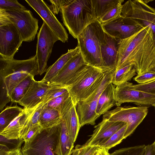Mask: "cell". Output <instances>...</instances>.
<instances>
[{
    "label": "cell",
    "instance_id": "obj_39",
    "mask_svg": "<svg viewBox=\"0 0 155 155\" xmlns=\"http://www.w3.org/2000/svg\"><path fill=\"white\" fill-rule=\"evenodd\" d=\"M139 84H144L155 80V72L147 71L137 75L134 78Z\"/></svg>",
    "mask_w": 155,
    "mask_h": 155
},
{
    "label": "cell",
    "instance_id": "obj_21",
    "mask_svg": "<svg viewBox=\"0 0 155 155\" xmlns=\"http://www.w3.org/2000/svg\"><path fill=\"white\" fill-rule=\"evenodd\" d=\"M35 108L32 109L24 108L22 111L0 132V135L8 139L20 138L21 132L29 121Z\"/></svg>",
    "mask_w": 155,
    "mask_h": 155
},
{
    "label": "cell",
    "instance_id": "obj_31",
    "mask_svg": "<svg viewBox=\"0 0 155 155\" xmlns=\"http://www.w3.org/2000/svg\"><path fill=\"white\" fill-rule=\"evenodd\" d=\"M123 0L120 1L101 17L99 21L101 24L109 22L121 15Z\"/></svg>",
    "mask_w": 155,
    "mask_h": 155
},
{
    "label": "cell",
    "instance_id": "obj_33",
    "mask_svg": "<svg viewBox=\"0 0 155 155\" xmlns=\"http://www.w3.org/2000/svg\"><path fill=\"white\" fill-rule=\"evenodd\" d=\"M146 145H142L116 150L110 155H143Z\"/></svg>",
    "mask_w": 155,
    "mask_h": 155
},
{
    "label": "cell",
    "instance_id": "obj_29",
    "mask_svg": "<svg viewBox=\"0 0 155 155\" xmlns=\"http://www.w3.org/2000/svg\"><path fill=\"white\" fill-rule=\"evenodd\" d=\"M120 0H91L97 19L99 20Z\"/></svg>",
    "mask_w": 155,
    "mask_h": 155
},
{
    "label": "cell",
    "instance_id": "obj_24",
    "mask_svg": "<svg viewBox=\"0 0 155 155\" xmlns=\"http://www.w3.org/2000/svg\"><path fill=\"white\" fill-rule=\"evenodd\" d=\"M115 86L110 83L102 92L99 98L96 113L99 117L116 105L114 98Z\"/></svg>",
    "mask_w": 155,
    "mask_h": 155
},
{
    "label": "cell",
    "instance_id": "obj_46",
    "mask_svg": "<svg viewBox=\"0 0 155 155\" xmlns=\"http://www.w3.org/2000/svg\"><path fill=\"white\" fill-rule=\"evenodd\" d=\"M147 71L155 72V62L150 67Z\"/></svg>",
    "mask_w": 155,
    "mask_h": 155
},
{
    "label": "cell",
    "instance_id": "obj_5",
    "mask_svg": "<svg viewBox=\"0 0 155 155\" xmlns=\"http://www.w3.org/2000/svg\"><path fill=\"white\" fill-rule=\"evenodd\" d=\"M60 12L64 24L75 38L97 19L91 0H66Z\"/></svg>",
    "mask_w": 155,
    "mask_h": 155
},
{
    "label": "cell",
    "instance_id": "obj_15",
    "mask_svg": "<svg viewBox=\"0 0 155 155\" xmlns=\"http://www.w3.org/2000/svg\"><path fill=\"white\" fill-rule=\"evenodd\" d=\"M102 24L105 31L118 41L131 36L143 27L121 15L109 22Z\"/></svg>",
    "mask_w": 155,
    "mask_h": 155
},
{
    "label": "cell",
    "instance_id": "obj_11",
    "mask_svg": "<svg viewBox=\"0 0 155 155\" xmlns=\"http://www.w3.org/2000/svg\"><path fill=\"white\" fill-rule=\"evenodd\" d=\"M121 15L143 27L150 28L155 35V9L144 1H127L122 5Z\"/></svg>",
    "mask_w": 155,
    "mask_h": 155
},
{
    "label": "cell",
    "instance_id": "obj_47",
    "mask_svg": "<svg viewBox=\"0 0 155 155\" xmlns=\"http://www.w3.org/2000/svg\"><path fill=\"white\" fill-rule=\"evenodd\" d=\"M152 144L153 146V148L155 150V140L154 142L152 143Z\"/></svg>",
    "mask_w": 155,
    "mask_h": 155
},
{
    "label": "cell",
    "instance_id": "obj_3",
    "mask_svg": "<svg viewBox=\"0 0 155 155\" xmlns=\"http://www.w3.org/2000/svg\"><path fill=\"white\" fill-rule=\"evenodd\" d=\"M77 39V46L85 63L107 70L104 68L101 54V45L105 40V31L99 20L96 19L88 25Z\"/></svg>",
    "mask_w": 155,
    "mask_h": 155
},
{
    "label": "cell",
    "instance_id": "obj_13",
    "mask_svg": "<svg viewBox=\"0 0 155 155\" xmlns=\"http://www.w3.org/2000/svg\"><path fill=\"white\" fill-rule=\"evenodd\" d=\"M132 84L127 82L115 87L116 105L119 107L123 103L131 102L141 106H153L155 103V94L136 90L132 87Z\"/></svg>",
    "mask_w": 155,
    "mask_h": 155
},
{
    "label": "cell",
    "instance_id": "obj_44",
    "mask_svg": "<svg viewBox=\"0 0 155 155\" xmlns=\"http://www.w3.org/2000/svg\"><path fill=\"white\" fill-rule=\"evenodd\" d=\"M97 151V155H110L108 150L104 148L98 147Z\"/></svg>",
    "mask_w": 155,
    "mask_h": 155
},
{
    "label": "cell",
    "instance_id": "obj_25",
    "mask_svg": "<svg viewBox=\"0 0 155 155\" xmlns=\"http://www.w3.org/2000/svg\"><path fill=\"white\" fill-rule=\"evenodd\" d=\"M62 121L59 110L43 106L40 116L39 123L44 129L57 126Z\"/></svg>",
    "mask_w": 155,
    "mask_h": 155
},
{
    "label": "cell",
    "instance_id": "obj_10",
    "mask_svg": "<svg viewBox=\"0 0 155 155\" xmlns=\"http://www.w3.org/2000/svg\"><path fill=\"white\" fill-rule=\"evenodd\" d=\"M114 70L108 71L100 86L87 99L79 101L76 105L81 127L86 124L94 125L99 117L96 113L98 100L105 88L110 82Z\"/></svg>",
    "mask_w": 155,
    "mask_h": 155
},
{
    "label": "cell",
    "instance_id": "obj_37",
    "mask_svg": "<svg viewBox=\"0 0 155 155\" xmlns=\"http://www.w3.org/2000/svg\"><path fill=\"white\" fill-rule=\"evenodd\" d=\"M70 96L68 91L53 99L45 104L44 107L59 110L60 107L62 103Z\"/></svg>",
    "mask_w": 155,
    "mask_h": 155
},
{
    "label": "cell",
    "instance_id": "obj_14",
    "mask_svg": "<svg viewBox=\"0 0 155 155\" xmlns=\"http://www.w3.org/2000/svg\"><path fill=\"white\" fill-rule=\"evenodd\" d=\"M25 1L40 16L59 40L67 42L68 35L62 25L47 4L42 0H26Z\"/></svg>",
    "mask_w": 155,
    "mask_h": 155
},
{
    "label": "cell",
    "instance_id": "obj_27",
    "mask_svg": "<svg viewBox=\"0 0 155 155\" xmlns=\"http://www.w3.org/2000/svg\"><path fill=\"white\" fill-rule=\"evenodd\" d=\"M24 108L17 105L7 107L0 114V132L5 128L16 117Z\"/></svg>",
    "mask_w": 155,
    "mask_h": 155
},
{
    "label": "cell",
    "instance_id": "obj_36",
    "mask_svg": "<svg viewBox=\"0 0 155 155\" xmlns=\"http://www.w3.org/2000/svg\"><path fill=\"white\" fill-rule=\"evenodd\" d=\"M98 147L87 146L84 144L77 145L73 149L72 155H93L97 150Z\"/></svg>",
    "mask_w": 155,
    "mask_h": 155
},
{
    "label": "cell",
    "instance_id": "obj_35",
    "mask_svg": "<svg viewBox=\"0 0 155 155\" xmlns=\"http://www.w3.org/2000/svg\"><path fill=\"white\" fill-rule=\"evenodd\" d=\"M0 9L15 10H25L26 8L17 0H0Z\"/></svg>",
    "mask_w": 155,
    "mask_h": 155
},
{
    "label": "cell",
    "instance_id": "obj_32",
    "mask_svg": "<svg viewBox=\"0 0 155 155\" xmlns=\"http://www.w3.org/2000/svg\"><path fill=\"white\" fill-rule=\"evenodd\" d=\"M68 91L67 89L60 86L55 85L50 89L39 104L43 106L50 101Z\"/></svg>",
    "mask_w": 155,
    "mask_h": 155
},
{
    "label": "cell",
    "instance_id": "obj_12",
    "mask_svg": "<svg viewBox=\"0 0 155 155\" xmlns=\"http://www.w3.org/2000/svg\"><path fill=\"white\" fill-rule=\"evenodd\" d=\"M59 40L45 23L43 21L37 35L35 55L38 74L41 75L46 72L47 63L54 45Z\"/></svg>",
    "mask_w": 155,
    "mask_h": 155
},
{
    "label": "cell",
    "instance_id": "obj_45",
    "mask_svg": "<svg viewBox=\"0 0 155 155\" xmlns=\"http://www.w3.org/2000/svg\"><path fill=\"white\" fill-rule=\"evenodd\" d=\"M8 155H23L21 149L11 150Z\"/></svg>",
    "mask_w": 155,
    "mask_h": 155
},
{
    "label": "cell",
    "instance_id": "obj_2",
    "mask_svg": "<svg viewBox=\"0 0 155 155\" xmlns=\"http://www.w3.org/2000/svg\"><path fill=\"white\" fill-rule=\"evenodd\" d=\"M38 74L35 55L28 59H7L0 56V110L11 101L15 88L29 76Z\"/></svg>",
    "mask_w": 155,
    "mask_h": 155
},
{
    "label": "cell",
    "instance_id": "obj_26",
    "mask_svg": "<svg viewBox=\"0 0 155 155\" xmlns=\"http://www.w3.org/2000/svg\"><path fill=\"white\" fill-rule=\"evenodd\" d=\"M136 71L132 64H130L115 70L111 82L114 85H119L128 82L136 75Z\"/></svg>",
    "mask_w": 155,
    "mask_h": 155
},
{
    "label": "cell",
    "instance_id": "obj_28",
    "mask_svg": "<svg viewBox=\"0 0 155 155\" xmlns=\"http://www.w3.org/2000/svg\"><path fill=\"white\" fill-rule=\"evenodd\" d=\"M34 77L33 76H29L17 85L11 95L12 102L18 103L22 98L28 91L33 80L34 79Z\"/></svg>",
    "mask_w": 155,
    "mask_h": 155
},
{
    "label": "cell",
    "instance_id": "obj_43",
    "mask_svg": "<svg viewBox=\"0 0 155 155\" xmlns=\"http://www.w3.org/2000/svg\"><path fill=\"white\" fill-rule=\"evenodd\" d=\"M10 151L6 146L0 144V155H8Z\"/></svg>",
    "mask_w": 155,
    "mask_h": 155
},
{
    "label": "cell",
    "instance_id": "obj_38",
    "mask_svg": "<svg viewBox=\"0 0 155 155\" xmlns=\"http://www.w3.org/2000/svg\"><path fill=\"white\" fill-rule=\"evenodd\" d=\"M44 130L39 124L36 125L29 129L22 138L24 143H29Z\"/></svg>",
    "mask_w": 155,
    "mask_h": 155
},
{
    "label": "cell",
    "instance_id": "obj_23",
    "mask_svg": "<svg viewBox=\"0 0 155 155\" xmlns=\"http://www.w3.org/2000/svg\"><path fill=\"white\" fill-rule=\"evenodd\" d=\"M58 127V142L54 153L57 155H71L74 143L69 134L65 122L62 120Z\"/></svg>",
    "mask_w": 155,
    "mask_h": 155
},
{
    "label": "cell",
    "instance_id": "obj_8",
    "mask_svg": "<svg viewBox=\"0 0 155 155\" xmlns=\"http://www.w3.org/2000/svg\"><path fill=\"white\" fill-rule=\"evenodd\" d=\"M23 41L15 24L0 14V56L13 59Z\"/></svg>",
    "mask_w": 155,
    "mask_h": 155
},
{
    "label": "cell",
    "instance_id": "obj_19",
    "mask_svg": "<svg viewBox=\"0 0 155 155\" xmlns=\"http://www.w3.org/2000/svg\"><path fill=\"white\" fill-rule=\"evenodd\" d=\"M86 64L80 52L67 62L49 84L66 88L68 83L75 74Z\"/></svg>",
    "mask_w": 155,
    "mask_h": 155
},
{
    "label": "cell",
    "instance_id": "obj_18",
    "mask_svg": "<svg viewBox=\"0 0 155 155\" xmlns=\"http://www.w3.org/2000/svg\"><path fill=\"white\" fill-rule=\"evenodd\" d=\"M59 110L61 119L65 122L69 134L74 143L81 127L76 105L70 96L62 103Z\"/></svg>",
    "mask_w": 155,
    "mask_h": 155
},
{
    "label": "cell",
    "instance_id": "obj_16",
    "mask_svg": "<svg viewBox=\"0 0 155 155\" xmlns=\"http://www.w3.org/2000/svg\"><path fill=\"white\" fill-rule=\"evenodd\" d=\"M126 124L122 122L110 121L103 119L95 126L93 134L84 144L87 146L98 147Z\"/></svg>",
    "mask_w": 155,
    "mask_h": 155
},
{
    "label": "cell",
    "instance_id": "obj_9",
    "mask_svg": "<svg viewBox=\"0 0 155 155\" xmlns=\"http://www.w3.org/2000/svg\"><path fill=\"white\" fill-rule=\"evenodd\" d=\"M0 14L15 24L23 41L30 42L34 40L38 28V20L33 16L30 10L27 9L15 10L0 9Z\"/></svg>",
    "mask_w": 155,
    "mask_h": 155
},
{
    "label": "cell",
    "instance_id": "obj_17",
    "mask_svg": "<svg viewBox=\"0 0 155 155\" xmlns=\"http://www.w3.org/2000/svg\"><path fill=\"white\" fill-rule=\"evenodd\" d=\"M54 86L34 79L27 92L18 103L25 109H33L41 102L48 91Z\"/></svg>",
    "mask_w": 155,
    "mask_h": 155
},
{
    "label": "cell",
    "instance_id": "obj_49",
    "mask_svg": "<svg viewBox=\"0 0 155 155\" xmlns=\"http://www.w3.org/2000/svg\"><path fill=\"white\" fill-rule=\"evenodd\" d=\"M153 106L154 107L155 109V103L154 104Z\"/></svg>",
    "mask_w": 155,
    "mask_h": 155
},
{
    "label": "cell",
    "instance_id": "obj_30",
    "mask_svg": "<svg viewBox=\"0 0 155 155\" xmlns=\"http://www.w3.org/2000/svg\"><path fill=\"white\" fill-rule=\"evenodd\" d=\"M127 127V124H126L114 134L106 142L98 147L104 148L109 150L120 143L124 139V135Z\"/></svg>",
    "mask_w": 155,
    "mask_h": 155
},
{
    "label": "cell",
    "instance_id": "obj_40",
    "mask_svg": "<svg viewBox=\"0 0 155 155\" xmlns=\"http://www.w3.org/2000/svg\"><path fill=\"white\" fill-rule=\"evenodd\" d=\"M132 87L136 90L155 94V80L144 84H132Z\"/></svg>",
    "mask_w": 155,
    "mask_h": 155
},
{
    "label": "cell",
    "instance_id": "obj_41",
    "mask_svg": "<svg viewBox=\"0 0 155 155\" xmlns=\"http://www.w3.org/2000/svg\"><path fill=\"white\" fill-rule=\"evenodd\" d=\"M49 1L51 3L49 8L55 15L58 13L60 11L61 7L65 3L66 0H50Z\"/></svg>",
    "mask_w": 155,
    "mask_h": 155
},
{
    "label": "cell",
    "instance_id": "obj_1",
    "mask_svg": "<svg viewBox=\"0 0 155 155\" xmlns=\"http://www.w3.org/2000/svg\"><path fill=\"white\" fill-rule=\"evenodd\" d=\"M118 45V61L115 70L132 64L138 75L147 71L155 62V35L147 27L119 41Z\"/></svg>",
    "mask_w": 155,
    "mask_h": 155
},
{
    "label": "cell",
    "instance_id": "obj_6",
    "mask_svg": "<svg viewBox=\"0 0 155 155\" xmlns=\"http://www.w3.org/2000/svg\"><path fill=\"white\" fill-rule=\"evenodd\" d=\"M147 106L117 107L108 110L103 116V119L113 122H122L127 124L124 139L132 134L147 116Z\"/></svg>",
    "mask_w": 155,
    "mask_h": 155
},
{
    "label": "cell",
    "instance_id": "obj_4",
    "mask_svg": "<svg viewBox=\"0 0 155 155\" xmlns=\"http://www.w3.org/2000/svg\"><path fill=\"white\" fill-rule=\"evenodd\" d=\"M104 70L86 64L75 75L66 88L74 104L87 99L100 86L107 72Z\"/></svg>",
    "mask_w": 155,
    "mask_h": 155
},
{
    "label": "cell",
    "instance_id": "obj_42",
    "mask_svg": "<svg viewBox=\"0 0 155 155\" xmlns=\"http://www.w3.org/2000/svg\"><path fill=\"white\" fill-rule=\"evenodd\" d=\"M143 155H155V150L152 144L146 145Z\"/></svg>",
    "mask_w": 155,
    "mask_h": 155
},
{
    "label": "cell",
    "instance_id": "obj_22",
    "mask_svg": "<svg viewBox=\"0 0 155 155\" xmlns=\"http://www.w3.org/2000/svg\"><path fill=\"white\" fill-rule=\"evenodd\" d=\"M80 52L79 47L78 46L74 48L68 49L66 53L62 55L54 63L47 69L45 74L41 81L49 84L67 62Z\"/></svg>",
    "mask_w": 155,
    "mask_h": 155
},
{
    "label": "cell",
    "instance_id": "obj_48",
    "mask_svg": "<svg viewBox=\"0 0 155 155\" xmlns=\"http://www.w3.org/2000/svg\"><path fill=\"white\" fill-rule=\"evenodd\" d=\"M93 155H97V150L94 153Z\"/></svg>",
    "mask_w": 155,
    "mask_h": 155
},
{
    "label": "cell",
    "instance_id": "obj_7",
    "mask_svg": "<svg viewBox=\"0 0 155 155\" xmlns=\"http://www.w3.org/2000/svg\"><path fill=\"white\" fill-rule=\"evenodd\" d=\"M58 125L43 130L29 143H24L22 155H57L54 151L58 142Z\"/></svg>",
    "mask_w": 155,
    "mask_h": 155
},
{
    "label": "cell",
    "instance_id": "obj_34",
    "mask_svg": "<svg viewBox=\"0 0 155 155\" xmlns=\"http://www.w3.org/2000/svg\"><path fill=\"white\" fill-rule=\"evenodd\" d=\"M24 142L23 139H10L2 135L0 136V144L6 146L10 150L21 149L22 144Z\"/></svg>",
    "mask_w": 155,
    "mask_h": 155
},
{
    "label": "cell",
    "instance_id": "obj_20",
    "mask_svg": "<svg viewBox=\"0 0 155 155\" xmlns=\"http://www.w3.org/2000/svg\"><path fill=\"white\" fill-rule=\"evenodd\" d=\"M118 41L105 32V40L101 47V56L105 70H115L118 61Z\"/></svg>",
    "mask_w": 155,
    "mask_h": 155
}]
</instances>
